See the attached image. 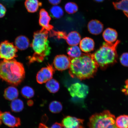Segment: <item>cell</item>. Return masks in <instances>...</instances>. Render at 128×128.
Here are the masks:
<instances>
[{
	"mask_svg": "<svg viewBox=\"0 0 128 128\" xmlns=\"http://www.w3.org/2000/svg\"><path fill=\"white\" fill-rule=\"evenodd\" d=\"M95 42L90 38L86 37L81 40L80 43V48L83 52L88 53L94 50Z\"/></svg>",
	"mask_w": 128,
	"mask_h": 128,
	"instance_id": "obj_14",
	"label": "cell"
},
{
	"mask_svg": "<svg viewBox=\"0 0 128 128\" xmlns=\"http://www.w3.org/2000/svg\"><path fill=\"white\" fill-rule=\"evenodd\" d=\"M120 41L114 43L104 42L98 50L92 54L99 67L104 70L116 64L118 60L116 49Z\"/></svg>",
	"mask_w": 128,
	"mask_h": 128,
	"instance_id": "obj_4",
	"label": "cell"
},
{
	"mask_svg": "<svg viewBox=\"0 0 128 128\" xmlns=\"http://www.w3.org/2000/svg\"><path fill=\"white\" fill-rule=\"evenodd\" d=\"M113 4L115 9L122 10L128 18V1L121 0L119 2H113Z\"/></svg>",
	"mask_w": 128,
	"mask_h": 128,
	"instance_id": "obj_21",
	"label": "cell"
},
{
	"mask_svg": "<svg viewBox=\"0 0 128 128\" xmlns=\"http://www.w3.org/2000/svg\"><path fill=\"white\" fill-rule=\"evenodd\" d=\"M116 123L118 128H128V115H121L116 120Z\"/></svg>",
	"mask_w": 128,
	"mask_h": 128,
	"instance_id": "obj_25",
	"label": "cell"
},
{
	"mask_svg": "<svg viewBox=\"0 0 128 128\" xmlns=\"http://www.w3.org/2000/svg\"><path fill=\"white\" fill-rule=\"evenodd\" d=\"M46 86L48 90L52 93L57 92L60 88V84L56 80L52 79L46 82Z\"/></svg>",
	"mask_w": 128,
	"mask_h": 128,
	"instance_id": "obj_22",
	"label": "cell"
},
{
	"mask_svg": "<svg viewBox=\"0 0 128 128\" xmlns=\"http://www.w3.org/2000/svg\"><path fill=\"white\" fill-rule=\"evenodd\" d=\"M50 14L52 16L56 19H59L63 16L64 12L60 6L55 5L53 6L50 9Z\"/></svg>",
	"mask_w": 128,
	"mask_h": 128,
	"instance_id": "obj_24",
	"label": "cell"
},
{
	"mask_svg": "<svg viewBox=\"0 0 128 128\" xmlns=\"http://www.w3.org/2000/svg\"><path fill=\"white\" fill-rule=\"evenodd\" d=\"M48 32L42 28L34 34L33 39L30 46L34 51L32 56L28 58L30 63L36 62H41L49 56L51 48L48 40Z\"/></svg>",
	"mask_w": 128,
	"mask_h": 128,
	"instance_id": "obj_3",
	"label": "cell"
},
{
	"mask_svg": "<svg viewBox=\"0 0 128 128\" xmlns=\"http://www.w3.org/2000/svg\"><path fill=\"white\" fill-rule=\"evenodd\" d=\"M51 17L45 9H42L39 12V24L42 28L50 32L53 30L54 26L50 24Z\"/></svg>",
	"mask_w": 128,
	"mask_h": 128,
	"instance_id": "obj_11",
	"label": "cell"
},
{
	"mask_svg": "<svg viewBox=\"0 0 128 128\" xmlns=\"http://www.w3.org/2000/svg\"><path fill=\"white\" fill-rule=\"evenodd\" d=\"M96 2H103L104 0H94Z\"/></svg>",
	"mask_w": 128,
	"mask_h": 128,
	"instance_id": "obj_37",
	"label": "cell"
},
{
	"mask_svg": "<svg viewBox=\"0 0 128 128\" xmlns=\"http://www.w3.org/2000/svg\"><path fill=\"white\" fill-rule=\"evenodd\" d=\"M127 0V1H128V0Z\"/></svg>",
	"mask_w": 128,
	"mask_h": 128,
	"instance_id": "obj_40",
	"label": "cell"
},
{
	"mask_svg": "<svg viewBox=\"0 0 128 128\" xmlns=\"http://www.w3.org/2000/svg\"></svg>",
	"mask_w": 128,
	"mask_h": 128,
	"instance_id": "obj_41",
	"label": "cell"
},
{
	"mask_svg": "<svg viewBox=\"0 0 128 128\" xmlns=\"http://www.w3.org/2000/svg\"><path fill=\"white\" fill-rule=\"evenodd\" d=\"M18 89L14 86H9L5 90L4 96L6 100H12L16 99L18 96Z\"/></svg>",
	"mask_w": 128,
	"mask_h": 128,
	"instance_id": "obj_18",
	"label": "cell"
},
{
	"mask_svg": "<svg viewBox=\"0 0 128 128\" xmlns=\"http://www.w3.org/2000/svg\"><path fill=\"white\" fill-rule=\"evenodd\" d=\"M67 53L70 58H73L79 57L82 55L81 50L77 46H72L69 47L67 50Z\"/></svg>",
	"mask_w": 128,
	"mask_h": 128,
	"instance_id": "obj_20",
	"label": "cell"
},
{
	"mask_svg": "<svg viewBox=\"0 0 128 128\" xmlns=\"http://www.w3.org/2000/svg\"><path fill=\"white\" fill-rule=\"evenodd\" d=\"M18 49L12 43L4 41L0 44V59L4 60H13L17 56Z\"/></svg>",
	"mask_w": 128,
	"mask_h": 128,
	"instance_id": "obj_6",
	"label": "cell"
},
{
	"mask_svg": "<svg viewBox=\"0 0 128 128\" xmlns=\"http://www.w3.org/2000/svg\"><path fill=\"white\" fill-rule=\"evenodd\" d=\"M103 37L106 42L114 43L117 40L118 33L116 30L108 28L106 29L103 32Z\"/></svg>",
	"mask_w": 128,
	"mask_h": 128,
	"instance_id": "obj_15",
	"label": "cell"
},
{
	"mask_svg": "<svg viewBox=\"0 0 128 128\" xmlns=\"http://www.w3.org/2000/svg\"><path fill=\"white\" fill-rule=\"evenodd\" d=\"M55 70L52 65L48 64L47 67L43 68L38 72L36 80L38 83L42 84L52 79Z\"/></svg>",
	"mask_w": 128,
	"mask_h": 128,
	"instance_id": "obj_8",
	"label": "cell"
},
{
	"mask_svg": "<svg viewBox=\"0 0 128 128\" xmlns=\"http://www.w3.org/2000/svg\"><path fill=\"white\" fill-rule=\"evenodd\" d=\"M51 128H63L62 124L56 122L53 124Z\"/></svg>",
	"mask_w": 128,
	"mask_h": 128,
	"instance_id": "obj_34",
	"label": "cell"
},
{
	"mask_svg": "<svg viewBox=\"0 0 128 128\" xmlns=\"http://www.w3.org/2000/svg\"><path fill=\"white\" fill-rule=\"evenodd\" d=\"M116 118L109 110L96 113L90 117L88 124L89 128H118Z\"/></svg>",
	"mask_w": 128,
	"mask_h": 128,
	"instance_id": "obj_5",
	"label": "cell"
},
{
	"mask_svg": "<svg viewBox=\"0 0 128 128\" xmlns=\"http://www.w3.org/2000/svg\"><path fill=\"white\" fill-rule=\"evenodd\" d=\"M6 12L5 7L2 4H0V18H2L5 15Z\"/></svg>",
	"mask_w": 128,
	"mask_h": 128,
	"instance_id": "obj_31",
	"label": "cell"
},
{
	"mask_svg": "<svg viewBox=\"0 0 128 128\" xmlns=\"http://www.w3.org/2000/svg\"><path fill=\"white\" fill-rule=\"evenodd\" d=\"M65 10L69 14H73L78 12V7L76 3L70 2L67 3L64 7Z\"/></svg>",
	"mask_w": 128,
	"mask_h": 128,
	"instance_id": "obj_28",
	"label": "cell"
},
{
	"mask_svg": "<svg viewBox=\"0 0 128 128\" xmlns=\"http://www.w3.org/2000/svg\"><path fill=\"white\" fill-rule=\"evenodd\" d=\"M88 31L94 35L100 34L103 31L104 25L100 21L92 20L89 22L88 25Z\"/></svg>",
	"mask_w": 128,
	"mask_h": 128,
	"instance_id": "obj_13",
	"label": "cell"
},
{
	"mask_svg": "<svg viewBox=\"0 0 128 128\" xmlns=\"http://www.w3.org/2000/svg\"><path fill=\"white\" fill-rule=\"evenodd\" d=\"M68 90L72 97L84 99L89 93V88L83 83L77 82L72 84L68 88Z\"/></svg>",
	"mask_w": 128,
	"mask_h": 128,
	"instance_id": "obj_7",
	"label": "cell"
},
{
	"mask_svg": "<svg viewBox=\"0 0 128 128\" xmlns=\"http://www.w3.org/2000/svg\"><path fill=\"white\" fill-rule=\"evenodd\" d=\"M42 4V3L38 0H26L25 3L27 10L29 12L31 13L36 12Z\"/></svg>",
	"mask_w": 128,
	"mask_h": 128,
	"instance_id": "obj_19",
	"label": "cell"
},
{
	"mask_svg": "<svg viewBox=\"0 0 128 128\" xmlns=\"http://www.w3.org/2000/svg\"><path fill=\"white\" fill-rule=\"evenodd\" d=\"M15 44L17 49L21 50H24L28 48L30 46L29 40L25 36H19L15 39Z\"/></svg>",
	"mask_w": 128,
	"mask_h": 128,
	"instance_id": "obj_17",
	"label": "cell"
},
{
	"mask_svg": "<svg viewBox=\"0 0 128 128\" xmlns=\"http://www.w3.org/2000/svg\"><path fill=\"white\" fill-rule=\"evenodd\" d=\"M25 74L23 64L15 59L0 62V79L9 84L18 86L23 81Z\"/></svg>",
	"mask_w": 128,
	"mask_h": 128,
	"instance_id": "obj_2",
	"label": "cell"
},
{
	"mask_svg": "<svg viewBox=\"0 0 128 128\" xmlns=\"http://www.w3.org/2000/svg\"><path fill=\"white\" fill-rule=\"evenodd\" d=\"M84 120L68 116L62 120V125L63 128H82Z\"/></svg>",
	"mask_w": 128,
	"mask_h": 128,
	"instance_id": "obj_12",
	"label": "cell"
},
{
	"mask_svg": "<svg viewBox=\"0 0 128 128\" xmlns=\"http://www.w3.org/2000/svg\"><path fill=\"white\" fill-rule=\"evenodd\" d=\"M121 64L125 67H128V52H124L122 54L120 58Z\"/></svg>",
	"mask_w": 128,
	"mask_h": 128,
	"instance_id": "obj_30",
	"label": "cell"
},
{
	"mask_svg": "<svg viewBox=\"0 0 128 128\" xmlns=\"http://www.w3.org/2000/svg\"><path fill=\"white\" fill-rule=\"evenodd\" d=\"M99 67L92 54H83L79 57L72 59L69 73L73 78L89 79L95 76Z\"/></svg>",
	"mask_w": 128,
	"mask_h": 128,
	"instance_id": "obj_1",
	"label": "cell"
},
{
	"mask_svg": "<svg viewBox=\"0 0 128 128\" xmlns=\"http://www.w3.org/2000/svg\"><path fill=\"white\" fill-rule=\"evenodd\" d=\"M48 1L50 4L55 6L60 4L62 0H48Z\"/></svg>",
	"mask_w": 128,
	"mask_h": 128,
	"instance_id": "obj_33",
	"label": "cell"
},
{
	"mask_svg": "<svg viewBox=\"0 0 128 128\" xmlns=\"http://www.w3.org/2000/svg\"><path fill=\"white\" fill-rule=\"evenodd\" d=\"M50 36H56L58 39H65L67 34L66 32L63 31H56L52 30L50 32Z\"/></svg>",
	"mask_w": 128,
	"mask_h": 128,
	"instance_id": "obj_29",
	"label": "cell"
},
{
	"mask_svg": "<svg viewBox=\"0 0 128 128\" xmlns=\"http://www.w3.org/2000/svg\"><path fill=\"white\" fill-rule=\"evenodd\" d=\"M1 119L5 124L10 127H17L21 124L20 118L12 116L9 112L2 113Z\"/></svg>",
	"mask_w": 128,
	"mask_h": 128,
	"instance_id": "obj_10",
	"label": "cell"
},
{
	"mask_svg": "<svg viewBox=\"0 0 128 128\" xmlns=\"http://www.w3.org/2000/svg\"><path fill=\"white\" fill-rule=\"evenodd\" d=\"M39 128H48L45 125L42 124H40L39 126Z\"/></svg>",
	"mask_w": 128,
	"mask_h": 128,
	"instance_id": "obj_36",
	"label": "cell"
},
{
	"mask_svg": "<svg viewBox=\"0 0 128 128\" xmlns=\"http://www.w3.org/2000/svg\"><path fill=\"white\" fill-rule=\"evenodd\" d=\"M70 58L67 56L60 55L56 56L54 60V68L58 71H63L69 68Z\"/></svg>",
	"mask_w": 128,
	"mask_h": 128,
	"instance_id": "obj_9",
	"label": "cell"
},
{
	"mask_svg": "<svg viewBox=\"0 0 128 128\" xmlns=\"http://www.w3.org/2000/svg\"><path fill=\"white\" fill-rule=\"evenodd\" d=\"M22 95L25 98L29 99L32 98L34 95V92L32 88L28 86H25L22 88Z\"/></svg>",
	"mask_w": 128,
	"mask_h": 128,
	"instance_id": "obj_27",
	"label": "cell"
},
{
	"mask_svg": "<svg viewBox=\"0 0 128 128\" xmlns=\"http://www.w3.org/2000/svg\"><path fill=\"white\" fill-rule=\"evenodd\" d=\"M50 110L54 113H58L62 110L63 106L60 102L54 101L51 102L49 106Z\"/></svg>",
	"mask_w": 128,
	"mask_h": 128,
	"instance_id": "obj_26",
	"label": "cell"
},
{
	"mask_svg": "<svg viewBox=\"0 0 128 128\" xmlns=\"http://www.w3.org/2000/svg\"><path fill=\"white\" fill-rule=\"evenodd\" d=\"M2 112L0 110V126L2 124V120L1 119V116H2Z\"/></svg>",
	"mask_w": 128,
	"mask_h": 128,
	"instance_id": "obj_38",
	"label": "cell"
},
{
	"mask_svg": "<svg viewBox=\"0 0 128 128\" xmlns=\"http://www.w3.org/2000/svg\"><path fill=\"white\" fill-rule=\"evenodd\" d=\"M27 104L29 106H31L33 105L34 102L32 100H29L28 101Z\"/></svg>",
	"mask_w": 128,
	"mask_h": 128,
	"instance_id": "obj_35",
	"label": "cell"
},
{
	"mask_svg": "<svg viewBox=\"0 0 128 128\" xmlns=\"http://www.w3.org/2000/svg\"><path fill=\"white\" fill-rule=\"evenodd\" d=\"M10 108L12 111L16 112L22 111L24 108L23 102L20 99H16L11 102Z\"/></svg>",
	"mask_w": 128,
	"mask_h": 128,
	"instance_id": "obj_23",
	"label": "cell"
},
{
	"mask_svg": "<svg viewBox=\"0 0 128 128\" xmlns=\"http://www.w3.org/2000/svg\"><path fill=\"white\" fill-rule=\"evenodd\" d=\"M82 128H84V127H82Z\"/></svg>",
	"mask_w": 128,
	"mask_h": 128,
	"instance_id": "obj_39",
	"label": "cell"
},
{
	"mask_svg": "<svg viewBox=\"0 0 128 128\" xmlns=\"http://www.w3.org/2000/svg\"><path fill=\"white\" fill-rule=\"evenodd\" d=\"M122 91L126 95L128 96V79L126 81L125 85Z\"/></svg>",
	"mask_w": 128,
	"mask_h": 128,
	"instance_id": "obj_32",
	"label": "cell"
},
{
	"mask_svg": "<svg viewBox=\"0 0 128 128\" xmlns=\"http://www.w3.org/2000/svg\"><path fill=\"white\" fill-rule=\"evenodd\" d=\"M70 46H77L81 40V36L79 33L76 31H72L67 36L65 39Z\"/></svg>",
	"mask_w": 128,
	"mask_h": 128,
	"instance_id": "obj_16",
	"label": "cell"
}]
</instances>
